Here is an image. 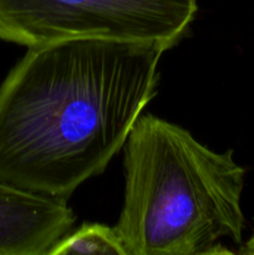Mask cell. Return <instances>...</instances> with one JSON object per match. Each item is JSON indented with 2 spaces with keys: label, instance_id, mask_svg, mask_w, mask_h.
Masks as SVG:
<instances>
[{
  "label": "cell",
  "instance_id": "obj_6",
  "mask_svg": "<svg viewBox=\"0 0 254 255\" xmlns=\"http://www.w3.org/2000/svg\"><path fill=\"white\" fill-rule=\"evenodd\" d=\"M238 253L243 255H254V231L252 233V236L249 237L248 241L241 247Z\"/></svg>",
  "mask_w": 254,
  "mask_h": 255
},
{
  "label": "cell",
  "instance_id": "obj_1",
  "mask_svg": "<svg viewBox=\"0 0 254 255\" xmlns=\"http://www.w3.org/2000/svg\"><path fill=\"white\" fill-rule=\"evenodd\" d=\"M156 45L27 47L0 85V181L69 201L105 172L158 92Z\"/></svg>",
  "mask_w": 254,
  "mask_h": 255
},
{
  "label": "cell",
  "instance_id": "obj_5",
  "mask_svg": "<svg viewBox=\"0 0 254 255\" xmlns=\"http://www.w3.org/2000/svg\"><path fill=\"white\" fill-rule=\"evenodd\" d=\"M116 254L127 255L121 237L115 227L101 223H85L60 239L49 255Z\"/></svg>",
  "mask_w": 254,
  "mask_h": 255
},
{
  "label": "cell",
  "instance_id": "obj_2",
  "mask_svg": "<svg viewBox=\"0 0 254 255\" xmlns=\"http://www.w3.org/2000/svg\"><path fill=\"white\" fill-rule=\"evenodd\" d=\"M233 153L142 114L124 146V204L115 226L127 255L232 253L221 239L241 244L246 226V168Z\"/></svg>",
  "mask_w": 254,
  "mask_h": 255
},
{
  "label": "cell",
  "instance_id": "obj_3",
  "mask_svg": "<svg viewBox=\"0 0 254 255\" xmlns=\"http://www.w3.org/2000/svg\"><path fill=\"white\" fill-rule=\"evenodd\" d=\"M198 0H0V40L25 47L70 40L151 44L188 34Z\"/></svg>",
  "mask_w": 254,
  "mask_h": 255
},
{
  "label": "cell",
  "instance_id": "obj_4",
  "mask_svg": "<svg viewBox=\"0 0 254 255\" xmlns=\"http://www.w3.org/2000/svg\"><path fill=\"white\" fill-rule=\"evenodd\" d=\"M67 202L0 181V255H49L76 222Z\"/></svg>",
  "mask_w": 254,
  "mask_h": 255
}]
</instances>
